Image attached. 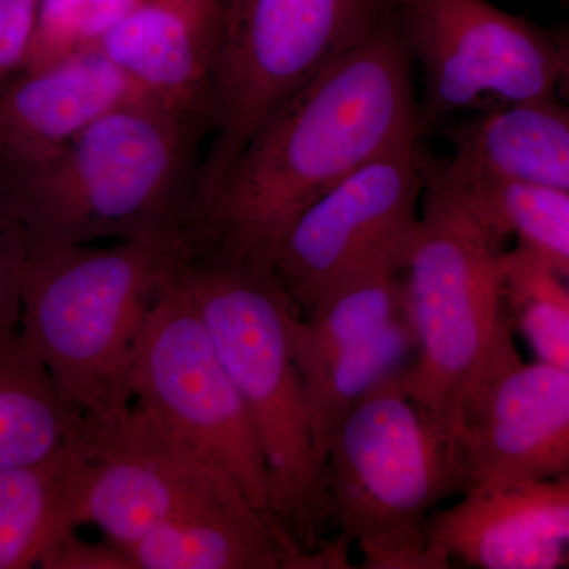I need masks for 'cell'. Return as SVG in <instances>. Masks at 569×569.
Returning <instances> with one entry per match:
<instances>
[{
  "instance_id": "6da1fadb",
  "label": "cell",
  "mask_w": 569,
  "mask_h": 569,
  "mask_svg": "<svg viewBox=\"0 0 569 569\" xmlns=\"http://www.w3.org/2000/svg\"><path fill=\"white\" fill-rule=\"evenodd\" d=\"M413 67L395 9L247 142L190 230L193 250L271 264L277 242L307 206L377 157L417 144Z\"/></svg>"
},
{
  "instance_id": "7a4b0ae2",
  "label": "cell",
  "mask_w": 569,
  "mask_h": 569,
  "mask_svg": "<svg viewBox=\"0 0 569 569\" xmlns=\"http://www.w3.org/2000/svg\"><path fill=\"white\" fill-rule=\"evenodd\" d=\"M204 123L152 102L122 104L0 192L22 252L189 236Z\"/></svg>"
},
{
  "instance_id": "3957f363",
  "label": "cell",
  "mask_w": 569,
  "mask_h": 569,
  "mask_svg": "<svg viewBox=\"0 0 569 569\" xmlns=\"http://www.w3.org/2000/svg\"><path fill=\"white\" fill-rule=\"evenodd\" d=\"M425 174L403 269V309L417 339L403 380L419 406L458 430L478 392L522 358L505 296L503 236L447 159H425Z\"/></svg>"
},
{
  "instance_id": "277c9868",
  "label": "cell",
  "mask_w": 569,
  "mask_h": 569,
  "mask_svg": "<svg viewBox=\"0 0 569 569\" xmlns=\"http://www.w3.org/2000/svg\"><path fill=\"white\" fill-rule=\"evenodd\" d=\"M189 253L186 234L22 252L21 337L86 418L132 406L142 329Z\"/></svg>"
},
{
  "instance_id": "5b68a950",
  "label": "cell",
  "mask_w": 569,
  "mask_h": 569,
  "mask_svg": "<svg viewBox=\"0 0 569 569\" xmlns=\"http://www.w3.org/2000/svg\"><path fill=\"white\" fill-rule=\"evenodd\" d=\"M263 448L276 519L306 553L332 523L301 373L290 342L298 312L271 264L194 250L181 268Z\"/></svg>"
},
{
  "instance_id": "8992f818",
  "label": "cell",
  "mask_w": 569,
  "mask_h": 569,
  "mask_svg": "<svg viewBox=\"0 0 569 569\" xmlns=\"http://www.w3.org/2000/svg\"><path fill=\"white\" fill-rule=\"evenodd\" d=\"M403 370L337 429L325 460L329 509L339 538L358 546L367 568H447L430 548L427 522L443 498L467 492L466 463L458 430L419 406Z\"/></svg>"
},
{
  "instance_id": "52a82bcc",
  "label": "cell",
  "mask_w": 569,
  "mask_h": 569,
  "mask_svg": "<svg viewBox=\"0 0 569 569\" xmlns=\"http://www.w3.org/2000/svg\"><path fill=\"white\" fill-rule=\"evenodd\" d=\"M216 6L209 144L193 220L212 203L260 127L366 39L397 0H216Z\"/></svg>"
},
{
  "instance_id": "ba28073f",
  "label": "cell",
  "mask_w": 569,
  "mask_h": 569,
  "mask_svg": "<svg viewBox=\"0 0 569 569\" xmlns=\"http://www.w3.org/2000/svg\"><path fill=\"white\" fill-rule=\"evenodd\" d=\"M132 388L137 406L157 426L233 479L257 511L277 520L252 417L181 271L163 288L142 329Z\"/></svg>"
},
{
  "instance_id": "9c48e42d",
  "label": "cell",
  "mask_w": 569,
  "mask_h": 569,
  "mask_svg": "<svg viewBox=\"0 0 569 569\" xmlns=\"http://www.w3.org/2000/svg\"><path fill=\"white\" fill-rule=\"evenodd\" d=\"M396 17L422 74V133L459 114L548 99L561 88L552 29L489 0H397Z\"/></svg>"
},
{
  "instance_id": "30bf717a",
  "label": "cell",
  "mask_w": 569,
  "mask_h": 569,
  "mask_svg": "<svg viewBox=\"0 0 569 569\" xmlns=\"http://www.w3.org/2000/svg\"><path fill=\"white\" fill-rule=\"evenodd\" d=\"M425 183L419 142L402 146L358 168L296 217L271 266L299 317L366 269L407 261Z\"/></svg>"
},
{
  "instance_id": "8fae6325",
  "label": "cell",
  "mask_w": 569,
  "mask_h": 569,
  "mask_svg": "<svg viewBox=\"0 0 569 569\" xmlns=\"http://www.w3.org/2000/svg\"><path fill=\"white\" fill-rule=\"evenodd\" d=\"M84 448L93 475L82 523L99 527L123 550L189 509L244 497L233 479L164 432L140 406L86 418Z\"/></svg>"
},
{
  "instance_id": "7c38bea8",
  "label": "cell",
  "mask_w": 569,
  "mask_h": 569,
  "mask_svg": "<svg viewBox=\"0 0 569 569\" xmlns=\"http://www.w3.org/2000/svg\"><path fill=\"white\" fill-rule=\"evenodd\" d=\"M458 437L466 493L567 473L568 373L538 359H520L471 400L459 419Z\"/></svg>"
},
{
  "instance_id": "4fadbf2b",
  "label": "cell",
  "mask_w": 569,
  "mask_h": 569,
  "mask_svg": "<svg viewBox=\"0 0 569 569\" xmlns=\"http://www.w3.org/2000/svg\"><path fill=\"white\" fill-rule=\"evenodd\" d=\"M140 100L151 99L100 50L22 71L0 89V192L54 159L108 111Z\"/></svg>"
},
{
  "instance_id": "5bb4252c",
  "label": "cell",
  "mask_w": 569,
  "mask_h": 569,
  "mask_svg": "<svg viewBox=\"0 0 569 569\" xmlns=\"http://www.w3.org/2000/svg\"><path fill=\"white\" fill-rule=\"evenodd\" d=\"M427 539L447 567H569V471L488 492H470L432 512Z\"/></svg>"
},
{
  "instance_id": "9a60e30c",
  "label": "cell",
  "mask_w": 569,
  "mask_h": 569,
  "mask_svg": "<svg viewBox=\"0 0 569 569\" xmlns=\"http://www.w3.org/2000/svg\"><path fill=\"white\" fill-rule=\"evenodd\" d=\"M216 26V0H137L97 50L153 102L209 133Z\"/></svg>"
},
{
  "instance_id": "2e32d148",
  "label": "cell",
  "mask_w": 569,
  "mask_h": 569,
  "mask_svg": "<svg viewBox=\"0 0 569 569\" xmlns=\"http://www.w3.org/2000/svg\"><path fill=\"white\" fill-rule=\"evenodd\" d=\"M134 569L307 568L309 553L244 497L189 509L126 550Z\"/></svg>"
},
{
  "instance_id": "e0dca14e",
  "label": "cell",
  "mask_w": 569,
  "mask_h": 569,
  "mask_svg": "<svg viewBox=\"0 0 569 569\" xmlns=\"http://www.w3.org/2000/svg\"><path fill=\"white\" fill-rule=\"evenodd\" d=\"M448 138L462 170L569 193V103L557 96L477 112Z\"/></svg>"
},
{
  "instance_id": "ac0fdd59",
  "label": "cell",
  "mask_w": 569,
  "mask_h": 569,
  "mask_svg": "<svg viewBox=\"0 0 569 569\" xmlns=\"http://www.w3.org/2000/svg\"><path fill=\"white\" fill-rule=\"evenodd\" d=\"M92 475L86 448L0 471V569L39 568L56 542L82 526Z\"/></svg>"
},
{
  "instance_id": "d6986e66",
  "label": "cell",
  "mask_w": 569,
  "mask_h": 569,
  "mask_svg": "<svg viewBox=\"0 0 569 569\" xmlns=\"http://www.w3.org/2000/svg\"><path fill=\"white\" fill-rule=\"evenodd\" d=\"M86 417L20 331L0 335V471L84 448Z\"/></svg>"
},
{
  "instance_id": "ffe728a7",
  "label": "cell",
  "mask_w": 569,
  "mask_h": 569,
  "mask_svg": "<svg viewBox=\"0 0 569 569\" xmlns=\"http://www.w3.org/2000/svg\"><path fill=\"white\" fill-rule=\"evenodd\" d=\"M406 263L372 266L326 296L310 316H291V351L302 380L403 312Z\"/></svg>"
},
{
  "instance_id": "44dd1931",
  "label": "cell",
  "mask_w": 569,
  "mask_h": 569,
  "mask_svg": "<svg viewBox=\"0 0 569 569\" xmlns=\"http://www.w3.org/2000/svg\"><path fill=\"white\" fill-rule=\"evenodd\" d=\"M417 339L406 309L377 332L340 351L302 380L318 458L325 463L337 429L369 392L413 361Z\"/></svg>"
},
{
  "instance_id": "7402d4cb",
  "label": "cell",
  "mask_w": 569,
  "mask_h": 569,
  "mask_svg": "<svg viewBox=\"0 0 569 569\" xmlns=\"http://www.w3.org/2000/svg\"><path fill=\"white\" fill-rule=\"evenodd\" d=\"M447 162L498 233L518 239L569 282V193L470 173Z\"/></svg>"
},
{
  "instance_id": "603a6c76",
  "label": "cell",
  "mask_w": 569,
  "mask_h": 569,
  "mask_svg": "<svg viewBox=\"0 0 569 569\" xmlns=\"http://www.w3.org/2000/svg\"><path fill=\"white\" fill-rule=\"evenodd\" d=\"M509 320L538 361L569 376V282L537 253L516 244L503 253Z\"/></svg>"
},
{
  "instance_id": "cb8c5ba5",
  "label": "cell",
  "mask_w": 569,
  "mask_h": 569,
  "mask_svg": "<svg viewBox=\"0 0 569 569\" xmlns=\"http://www.w3.org/2000/svg\"><path fill=\"white\" fill-rule=\"evenodd\" d=\"M134 3L137 0H40L22 71L48 69L97 50Z\"/></svg>"
},
{
  "instance_id": "d4e9b609",
  "label": "cell",
  "mask_w": 569,
  "mask_h": 569,
  "mask_svg": "<svg viewBox=\"0 0 569 569\" xmlns=\"http://www.w3.org/2000/svg\"><path fill=\"white\" fill-rule=\"evenodd\" d=\"M40 0H0V89L24 69Z\"/></svg>"
},
{
  "instance_id": "484cf974",
  "label": "cell",
  "mask_w": 569,
  "mask_h": 569,
  "mask_svg": "<svg viewBox=\"0 0 569 569\" xmlns=\"http://www.w3.org/2000/svg\"><path fill=\"white\" fill-rule=\"evenodd\" d=\"M43 569H134L133 561L119 546L93 545L71 530L40 560Z\"/></svg>"
},
{
  "instance_id": "4316f807",
  "label": "cell",
  "mask_w": 569,
  "mask_h": 569,
  "mask_svg": "<svg viewBox=\"0 0 569 569\" xmlns=\"http://www.w3.org/2000/svg\"><path fill=\"white\" fill-rule=\"evenodd\" d=\"M21 263L20 241L0 220V335L20 331Z\"/></svg>"
},
{
  "instance_id": "83f0119b",
  "label": "cell",
  "mask_w": 569,
  "mask_h": 569,
  "mask_svg": "<svg viewBox=\"0 0 569 569\" xmlns=\"http://www.w3.org/2000/svg\"><path fill=\"white\" fill-rule=\"evenodd\" d=\"M552 32L560 52L561 86L569 91V17L567 21L552 28Z\"/></svg>"
}]
</instances>
